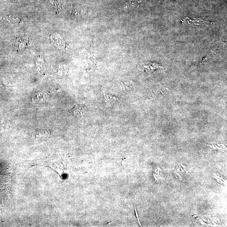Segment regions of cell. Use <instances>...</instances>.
<instances>
[{"instance_id": "obj_6", "label": "cell", "mask_w": 227, "mask_h": 227, "mask_svg": "<svg viewBox=\"0 0 227 227\" xmlns=\"http://www.w3.org/2000/svg\"><path fill=\"white\" fill-rule=\"evenodd\" d=\"M122 87L123 88L124 90H128L131 88V86L128 82H121Z\"/></svg>"}, {"instance_id": "obj_17", "label": "cell", "mask_w": 227, "mask_h": 227, "mask_svg": "<svg viewBox=\"0 0 227 227\" xmlns=\"http://www.w3.org/2000/svg\"><path fill=\"white\" fill-rule=\"evenodd\" d=\"M207 219H208V221L209 222H210V221H209V219L208 218H207Z\"/></svg>"}, {"instance_id": "obj_14", "label": "cell", "mask_w": 227, "mask_h": 227, "mask_svg": "<svg viewBox=\"0 0 227 227\" xmlns=\"http://www.w3.org/2000/svg\"><path fill=\"white\" fill-rule=\"evenodd\" d=\"M183 170L185 171V172H186V173H187V174L188 173L187 171L186 170V168H183Z\"/></svg>"}, {"instance_id": "obj_18", "label": "cell", "mask_w": 227, "mask_h": 227, "mask_svg": "<svg viewBox=\"0 0 227 227\" xmlns=\"http://www.w3.org/2000/svg\"><path fill=\"white\" fill-rule=\"evenodd\" d=\"M155 172H156V173H157V172L156 171V170H155Z\"/></svg>"}, {"instance_id": "obj_11", "label": "cell", "mask_w": 227, "mask_h": 227, "mask_svg": "<svg viewBox=\"0 0 227 227\" xmlns=\"http://www.w3.org/2000/svg\"><path fill=\"white\" fill-rule=\"evenodd\" d=\"M214 178H215L217 180V181H218V182H220L219 180V179L218 178H217V177H216V176H214Z\"/></svg>"}, {"instance_id": "obj_7", "label": "cell", "mask_w": 227, "mask_h": 227, "mask_svg": "<svg viewBox=\"0 0 227 227\" xmlns=\"http://www.w3.org/2000/svg\"><path fill=\"white\" fill-rule=\"evenodd\" d=\"M135 211H136V216H137V218H138V222H139V223L140 225L142 227V226H141V224L139 220L138 217V213H137V211H136V207H135Z\"/></svg>"}, {"instance_id": "obj_9", "label": "cell", "mask_w": 227, "mask_h": 227, "mask_svg": "<svg viewBox=\"0 0 227 227\" xmlns=\"http://www.w3.org/2000/svg\"><path fill=\"white\" fill-rule=\"evenodd\" d=\"M153 176H154V178H155V180H157V181L159 182V180L157 178V177H156V175H155V174H153Z\"/></svg>"}, {"instance_id": "obj_10", "label": "cell", "mask_w": 227, "mask_h": 227, "mask_svg": "<svg viewBox=\"0 0 227 227\" xmlns=\"http://www.w3.org/2000/svg\"><path fill=\"white\" fill-rule=\"evenodd\" d=\"M219 181L220 182V183H222H222H223V184H226V183H225V182H223V181H222V180L221 179H219Z\"/></svg>"}, {"instance_id": "obj_16", "label": "cell", "mask_w": 227, "mask_h": 227, "mask_svg": "<svg viewBox=\"0 0 227 227\" xmlns=\"http://www.w3.org/2000/svg\"><path fill=\"white\" fill-rule=\"evenodd\" d=\"M158 170H159L161 171V172H162V170H161V169L160 168H158Z\"/></svg>"}, {"instance_id": "obj_1", "label": "cell", "mask_w": 227, "mask_h": 227, "mask_svg": "<svg viewBox=\"0 0 227 227\" xmlns=\"http://www.w3.org/2000/svg\"><path fill=\"white\" fill-rule=\"evenodd\" d=\"M182 23L186 26L196 27L197 26H208L209 24H212L214 23L206 21L200 18L191 19L186 17L183 18L181 20Z\"/></svg>"}, {"instance_id": "obj_8", "label": "cell", "mask_w": 227, "mask_h": 227, "mask_svg": "<svg viewBox=\"0 0 227 227\" xmlns=\"http://www.w3.org/2000/svg\"><path fill=\"white\" fill-rule=\"evenodd\" d=\"M175 172L176 173V174L177 175V176H178L180 178H182L181 176H180V175L179 173H178V172Z\"/></svg>"}, {"instance_id": "obj_4", "label": "cell", "mask_w": 227, "mask_h": 227, "mask_svg": "<svg viewBox=\"0 0 227 227\" xmlns=\"http://www.w3.org/2000/svg\"><path fill=\"white\" fill-rule=\"evenodd\" d=\"M35 139L36 140L44 139L49 137V132L47 130H42L34 134Z\"/></svg>"}, {"instance_id": "obj_5", "label": "cell", "mask_w": 227, "mask_h": 227, "mask_svg": "<svg viewBox=\"0 0 227 227\" xmlns=\"http://www.w3.org/2000/svg\"><path fill=\"white\" fill-rule=\"evenodd\" d=\"M103 96L104 97V99L105 101L109 104H111L119 100L118 97L113 96V95H109L104 93Z\"/></svg>"}, {"instance_id": "obj_12", "label": "cell", "mask_w": 227, "mask_h": 227, "mask_svg": "<svg viewBox=\"0 0 227 227\" xmlns=\"http://www.w3.org/2000/svg\"><path fill=\"white\" fill-rule=\"evenodd\" d=\"M179 164H180V165H181V166H182V168H186V166H184V165H182V164L181 163H179Z\"/></svg>"}, {"instance_id": "obj_3", "label": "cell", "mask_w": 227, "mask_h": 227, "mask_svg": "<svg viewBox=\"0 0 227 227\" xmlns=\"http://www.w3.org/2000/svg\"><path fill=\"white\" fill-rule=\"evenodd\" d=\"M85 111V108L82 105H76L71 111L72 113L75 116L83 115Z\"/></svg>"}, {"instance_id": "obj_15", "label": "cell", "mask_w": 227, "mask_h": 227, "mask_svg": "<svg viewBox=\"0 0 227 227\" xmlns=\"http://www.w3.org/2000/svg\"><path fill=\"white\" fill-rule=\"evenodd\" d=\"M180 169H181L182 171V172H184V170H183V169L182 168H180Z\"/></svg>"}, {"instance_id": "obj_2", "label": "cell", "mask_w": 227, "mask_h": 227, "mask_svg": "<svg viewBox=\"0 0 227 227\" xmlns=\"http://www.w3.org/2000/svg\"><path fill=\"white\" fill-rule=\"evenodd\" d=\"M49 97V93L42 92L35 94L32 98V101L34 103H40L45 102Z\"/></svg>"}, {"instance_id": "obj_13", "label": "cell", "mask_w": 227, "mask_h": 227, "mask_svg": "<svg viewBox=\"0 0 227 227\" xmlns=\"http://www.w3.org/2000/svg\"><path fill=\"white\" fill-rule=\"evenodd\" d=\"M212 223H213V224H214V225H216V226H219V225H217V224H216V223H215V222H214L213 221H212Z\"/></svg>"}]
</instances>
